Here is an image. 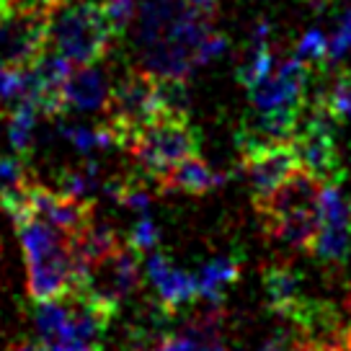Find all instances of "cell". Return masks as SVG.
I'll list each match as a JSON object with an SVG mask.
<instances>
[{
  "label": "cell",
  "instance_id": "5bb4252c",
  "mask_svg": "<svg viewBox=\"0 0 351 351\" xmlns=\"http://www.w3.org/2000/svg\"><path fill=\"white\" fill-rule=\"evenodd\" d=\"M225 181H228V176L209 168L199 155H191V158H184L181 163H176L158 181V189L160 191H184V194H207L212 189L222 186Z\"/></svg>",
  "mask_w": 351,
  "mask_h": 351
},
{
  "label": "cell",
  "instance_id": "4dcf8cb0",
  "mask_svg": "<svg viewBox=\"0 0 351 351\" xmlns=\"http://www.w3.org/2000/svg\"><path fill=\"white\" fill-rule=\"evenodd\" d=\"M191 5H197V8H204V11H215V5H217V0H186Z\"/></svg>",
  "mask_w": 351,
  "mask_h": 351
},
{
  "label": "cell",
  "instance_id": "d6a6232c",
  "mask_svg": "<svg viewBox=\"0 0 351 351\" xmlns=\"http://www.w3.org/2000/svg\"><path fill=\"white\" fill-rule=\"evenodd\" d=\"M49 3H52V5H60V3H65V0H49Z\"/></svg>",
  "mask_w": 351,
  "mask_h": 351
},
{
  "label": "cell",
  "instance_id": "44dd1931",
  "mask_svg": "<svg viewBox=\"0 0 351 351\" xmlns=\"http://www.w3.org/2000/svg\"><path fill=\"white\" fill-rule=\"evenodd\" d=\"M60 132L65 134V140L73 147H75L77 153H93V150H106V147H114L117 140H114V132H111L109 124H104V127H67L62 124Z\"/></svg>",
  "mask_w": 351,
  "mask_h": 351
},
{
  "label": "cell",
  "instance_id": "d6986e66",
  "mask_svg": "<svg viewBox=\"0 0 351 351\" xmlns=\"http://www.w3.org/2000/svg\"><path fill=\"white\" fill-rule=\"evenodd\" d=\"M36 117H39V109L32 101H16L13 104L11 121H8V140H11V147L19 155H26L32 150Z\"/></svg>",
  "mask_w": 351,
  "mask_h": 351
},
{
  "label": "cell",
  "instance_id": "ba28073f",
  "mask_svg": "<svg viewBox=\"0 0 351 351\" xmlns=\"http://www.w3.org/2000/svg\"><path fill=\"white\" fill-rule=\"evenodd\" d=\"M143 285V271H140V261H137V251L134 248H124L117 245L111 253L101 256L99 261L88 266V276L83 287L77 292H86L93 300H99L101 305L119 313L124 300H130Z\"/></svg>",
  "mask_w": 351,
  "mask_h": 351
},
{
  "label": "cell",
  "instance_id": "3957f363",
  "mask_svg": "<svg viewBox=\"0 0 351 351\" xmlns=\"http://www.w3.org/2000/svg\"><path fill=\"white\" fill-rule=\"evenodd\" d=\"M114 39L111 19L104 0H65L49 19L47 47L70 60L73 65H96L109 55Z\"/></svg>",
  "mask_w": 351,
  "mask_h": 351
},
{
  "label": "cell",
  "instance_id": "ac0fdd59",
  "mask_svg": "<svg viewBox=\"0 0 351 351\" xmlns=\"http://www.w3.org/2000/svg\"><path fill=\"white\" fill-rule=\"evenodd\" d=\"M241 276V266L232 258H212L204 266H199V271L194 274L197 282V295L204 297L207 302H219L225 289L238 282Z\"/></svg>",
  "mask_w": 351,
  "mask_h": 351
},
{
  "label": "cell",
  "instance_id": "9a60e30c",
  "mask_svg": "<svg viewBox=\"0 0 351 351\" xmlns=\"http://www.w3.org/2000/svg\"><path fill=\"white\" fill-rule=\"evenodd\" d=\"M263 289L269 307L279 315H289L305 297H302V276L289 266H269L263 271Z\"/></svg>",
  "mask_w": 351,
  "mask_h": 351
},
{
  "label": "cell",
  "instance_id": "836d02e7",
  "mask_svg": "<svg viewBox=\"0 0 351 351\" xmlns=\"http://www.w3.org/2000/svg\"><path fill=\"white\" fill-rule=\"evenodd\" d=\"M0 67H3V65H0Z\"/></svg>",
  "mask_w": 351,
  "mask_h": 351
},
{
  "label": "cell",
  "instance_id": "7c38bea8",
  "mask_svg": "<svg viewBox=\"0 0 351 351\" xmlns=\"http://www.w3.org/2000/svg\"><path fill=\"white\" fill-rule=\"evenodd\" d=\"M111 93L109 73L99 65H77L62 86V104L75 111H106Z\"/></svg>",
  "mask_w": 351,
  "mask_h": 351
},
{
  "label": "cell",
  "instance_id": "4fadbf2b",
  "mask_svg": "<svg viewBox=\"0 0 351 351\" xmlns=\"http://www.w3.org/2000/svg\"><path fill=\"white\" fill-rule=\"evenodd\" d=\"M302 119V109H271L258 111L253 109L238 132V147L243 145H261V143H287L295 137L297 127Z\"/></svg>",
  "mask_w": 351,
  "mask_h": 351
},
{
  "label": "cell",
  "instance_id": "e0dca14e",
  "mask_svg": "<svg viewBox=\"0 0 351 351\" xmlns=\"http://www.w3.org/2000/svg\"><path fill=\"white\" fill-rule=\"evenodd\" d=\"M34 326L44 346L55 343H70V302L67 297H55L39 302L34 313Z\"/></svg>",
  "mask_w": 351,
  "mask_h": 351
},
{
  "label": "cell",
  "instance_id": "83f0119b",
  "mask_svg": "<svg viewBox=\"0 0 351 351\" xmlns=\"http://www.w3.org/2000/svg\"><path fill=\"white\" fill-rule=\"evenodd\" d=\"M287 351H330V349L320 346V343H315V341H300V343L287 346Z\"/></svg>",
  "mask_w": 351,
  "mask_h": 351
},
{
  "label": "cell",
  "instance_id": "5b68a950",
  "mask_svg": "<svg viewBox=\"0 0 351 351\" xmlns=\"http://www.w3.org/2000/svg\"><path fill=\"white\" fill-rule=\"evenodd\" d=\"M49 0H0V65L32 67L47 49Z\"/></svg>",
  "mask_w": 351,
  "mask_h": 351
},
{
  "label": "cell",
  "instance_id": "7a4b0ae2",
  "mask_svg": "<svg viewBox=\"0 0 351 351\" xmlns=\"http://www.w3.org/2000/svg\"><path fill=\"white\" fill-rule=\"evenodd\" d=\"M29 269V295L36 302L55 300L73 289V243L65 230L39 215L16 222Z\"/></svg>",
  "mask_w": 351,
  "mask_h": 351
},
{
  "label": "cell",
  "instance_id": "cb8c5ba5",
  "mask_svg": "<svg viewBox=\"0 0 351 351\" xmlns=\"http://www.w3.org/2000/svg\"><path fill=\"white\" fill-rule=\"evenodd\" d=\"M346 55H351V5L341 13L336 32L328 39V62H339Z\"/></svg>",
  "mask_w": 351,
  "mask_h": 351
},
{
  "label": "cell",
  "instance_id": "8992f818",
  "mask_svg": "<svg viewBox=\"0 0 351 351\" xmlns=\"http://www.w3.org/2000/svg\"><path fill=\"white\" fill-rule=\"evenodd\" d=\"M127 150L147 178L158 184L176 163L199 153V134L186 114H160L137 132Z\"/></svg>",
  "mask_w": 351,
  "mask_h": 351
},
{
  "label": "cell",
  "instance_id": "1f68e13d",
  "mask_svg": "<svg viewBox=\"0 0 351 351\" xmlns=\"http://www.w3.org/2000/svg\"><path fill=\"white\" fill-rule=\"evenodd\" d=\"M287 346H289V343H285L282 339H276V341H271V343H266L261 351H287Z\"/></svg>",
  "mask_w": 351,
  "mask_h": 351
},
{
  "label": "cell",
  "instance_id": "8fae6325",
  "mask_svg": "<svg viewBox=\"0 0 351 351\" xmlns=\"http://www.w3.org/2000/svg\"><path fill=\"white\" fill-rule=\"evenodd\" d=\"M145 274H147L150 285H153L155 292H158L160 307H165L168 313H176V310L186 307L189 302H194L199 297L194 274H186V271L176 269L163 253L150 251L147 263H145Z\"/></svg>",
  "mask_w": 351,
  "mask_h": 351
},
{
  "label": "cell",
  "instance_id": "6da1fadb",
  "mask_svg": "<svg viewBox=\"0 0 351 351\" xmlns=\"http://www.w3.org/2000/svg\"><path fill=\"white\" fill-rule=\"evenodd\" d=\"M320 189L323 181L297 168L271 197L256 204L263 230L295 251H313L320 225Z\"/></svg>",
  "mask_w": 351,
  "mask_h": 351
},
{
  "label": "cell",
  "instance_id": "9c48e42d",
  "mask_svg": "<svg viewBox=\"0 0 351 351\" xmlns=\"http://www.w3.org/2000/svg\"><path fill=\"white\" fill-rule=\"evenodd\" d=\"M238 150H241L243 173L251 184L253 204L271 197L276 189L300 168L292 140H287V143L243 145Z\"/></svg>",
  "mask_w": 351,
  "mask_h": 351
},
{
  "label": "cell",
  "instance_id": "ffe728a7",
  "mask_svg": "<svg viewBox=\"0 0 351 351\" xmlns=\"http://www.w3.org/2000/svg\"><path fill=\"white\" fill-rule=\"evenodd\" d=\"M315 101L336 121L351 119V70H341L339 75L333 77V83L326 90H320Z\"/></svg>",
  "mask_w": 351,
  "mask_h": 351
},
{
  "label": "cell",
  "instance_id": "4316f807",
  "mask_svg": "<svg viewBox=\"0 0 351 351\" xmlns=\"http://www.w3.org/2000/svg\"><path fill=\"white\" fill-rule=\"evenodd\" d=\"M225 49H228V36H222V34L212 32L204 39V42L199 44V52H197V67L207 65L212 60H217L219 55H225Z\"/></svg>",
  "mask_w": 351,
  "mask_h": 351
},
{
  "label": "cell",
  "instance_id": "277c9868",
  "mask_svg": "<svg viewBox=\"0 0 351 351\" xmlns=\"http://www.w3.org/2000/svg\"><path fill=\"white\" fill-rule=\"evenodd\" d=\"M163 111L160 90H158V75L145 67L130 65L119 80L111 83L109 104H106V124L114 132L117 147H130L137 132L158 119Z\"/></svg>",
  "mask_w": 351,
  "mask_h": 351
},
{
  "label": "cell",
  "instance_id": "484cf974",
  "mask_svg": "<svg viewBox=\"0 0 351 351\" xmlns=\"http://www.w3.org/2000/svg\"><path fill=\"white\" fill-rule=\"evenodd\" d=\"M137 3L140 0H104V5H106V13H109L111 19V26H114V32L124 34L130 29V23L137 19Z\"/></svg>",
  "mask_w": 351,
  "mask_h": 351
},
{
  "label": "cell",
  "instance_id": "7402d4cb",
  "mask_svg": "<svg viewBox=\"0 0 351 351\" xmlns=\"http://www.w3.org/2000/svg\"><path fill=\"white\" fill-rule=\"evenodd\" d=\"M96 189H101V176H99V165L93 163V160L67 168L65 173H62V178H60V191L67 194V197L86 199Z\"/></svg>",
  "mask_w": 351,
  "mask_h": 351
},
{
  "label": "cell",
  "instance_id": "52a82bcc",
  "mask_svg": "<svg viewBox=\"0 0 351 351\" xmlns=\"http://www.w3.org/2000/svg\"><path fill=\"white\" fill-rule=\"evenodd\" d=\"M333 124L336 119L315 101V104H310L307 119H300V127L292 137L300 168H305L307 173H313L323 184L341 181V176H343Z\"/></svg>",
  "mask_w": 351,
  "mask_h": 351
},
{
  "label": "cell",
  "instance_id": "2e32d148",
  "mask_svg": "<svg viewBox=\"0 0 351 351\" xmlns=\"http://www.w3.org/2000/svg\"><path fill=\"white\" fill-rule=\"evenodd\" d=\"M269 32H271V26L266 21L256 23L251 47L243 57V62L238 65V83L245 90H251L256 83H261L263 77L274 73V55H271V47H269Z\"/></svg>",
  "mask_w": 351,
  "mask_h": 351
},
{
  "label": "cell",
  "instance_id": "603a6c76",
  "mask_svg": "<svg viewBox=\"0 0 351 351\" xmlns=\"http://www.w3.org/2000/svg\"><path fill=\"white\" fill-rule=\"evenodd\" d=\"M295 57H300L307 65H328V36L320 29H310L307 34H302Z\"/></svg>",
  "mask_w": 351,
  "mask_h": 351
},
{
  "label": "cell",
  "instance_id": "f546056e",
  "mask_svg": "<svg viewBox=\"0 0 351 351\" xmlns=\"http://www.w3.org/2000/svg\"><path fill=\"white\" fill-rule=\"evenodd\" d=\"M8 351H47V346L44 343H16Z\"/></svg>",
  "mask_w": 351,
  "mask_h": 351
},
{
  "label": "cell",
  "instance_id": "d4e9b609",
  "mask_svg": "<svg viewBox=\"0 0 351 351\" xmlns=\"http://www.w3.org/2000/svg\"><path fill=\"white\" fill-rule=\"evenodd\" d=\"M132 248L137 253H150L158 248V228H155L153 217L147 215V212H143L140 215V219L134 222V228H132Z\"/></svg>",
  "mask_w": 351,
  "mask_h": 351
},
{
  "label": "cell",
  "instance_id": "f1b7e54d",
  "mask_svg": "<svg viewBox=\"0 0 351 351\" xmlns=\"http://www.w3.org/2000/svg\"><path fill=\"white\" fill-rule=\"evenodd\" d=\"M47 351H96L93 346H83V343H55L47 346Z\"/></svg>",
  "mask_w": 351,
  "mask_h": 351
},
{
  "label": "cell",
  "instance_id": "30bf717a",
  "mask_svg": "<svg viewBox=\"0 0 351 351\" xmlns=\"http://www.w3.org/2000/svg\"><path fill=\"white\" fill-rule=\"evenodd\" d=\"M351 251V202L339 189V181L320 189V225L313 253L326 263H343Z\"/></svg>",
  "mask_w": 351,
  "mask_h": 351
}]
</instances>
